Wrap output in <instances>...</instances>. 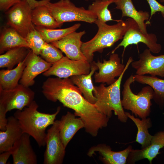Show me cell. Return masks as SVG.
I'll return each instance as SVG.
<instances>
[{
    "instance_id": "29",
    "label": "cell",
    "mask_w": 164,
    "mask_h": 164,
    "mask_svg": "<svg viewBox=\"0 0 164 164\" xmlns=\"http://www.w3.org/2000/svg\"><path fill=\"white\" fill-rule=\"evenodd\" d=\"M80 26V23H76L70 27L62 29H48L40 26H35V28L46 43H51L60 40L70 33L76 31Z\"/></svg>"
},
{
    "instance_id": "36",
    "label": "cell",
    "mask_w": 164,
    "mask_h": 164,
    "mask_svg": "<svg viewBox=\"0 0 164 164\" xmlns=\"http://www.w3.org/2000/svg\"><path fill=\"white\" fill-rule=\"evenodd\" d=\"M12 155L11 151L2 152L0 155V164H7V161L10 156Z\"/></svg>"
},
{
    "instance_id": "25",
    "label": "cell",
    "mask_w": 164,
    "mask_h": 164,
    "mask_svg": "<svg viewBox=\"0 0 164 164\" xmlns=\"http://www.w3.org/2000/svg\"><path fill=\"white\" fill-rule=\"evenodd\" d=\"M125 113L128 118L134 122L137 127L138 131L135 142L141 145L142 149L149 146L151 144L153 137L148 130L152 126L151 118L147 117L140 119L129 112H125Z\"/></svg>"
},
{
    "instance_id": "15",
    "label": "cell",
    "mask_w": 164,
    "mask_h": 164,
    "mask_svg": "<svg viewBox=\"0 0 164 164\" xmlns=\"http://www.w3.org/2000/svg\"><path fill=\"white\" fill-rule=\"evenodd\" d=\"M26 66L19 82L26 87L32 85L35 83L34 78L48 70L53 64L34 53L31 50L26 57Z\"/></svg>"
},
{
    "instance_id": "11",
    "label": "cell",
    "mask_w": 164,
    "mask_h": 164,
    "mask_svg": "<svg viewBox=\"0 0 164 164\" xmlns=\"http://www.w3.org/2000/svg\"><path fill=\"white\" fill-rule=\"evenodd\" d=\"M157 38L155 34L152 33H143L134 20L125 32L121 42L112 50L111 54L114 53L120 47L123 46V56L128 46L133 44L137 45L139 43L145 44L152 53H158L161 51L162 46L160 44L157 43Z\"/></svg>"
},
{
    "instance_id": "30",
    "label": "cell",
    "mask_w": 164,
    "mask_h": 164,
    "mask_svg": "<svg viewBox=\"0 0 164 164\" xmlns=\"http://www.w3.org/2000/svg\"><path fill=\"white\" fill-rule=\"evenodd\" d=\"M114 0H97L93 1L88 7L89 10L96 15L97 19L106 23L109 21H114L117 22L120 20H115L112 19L108 6L114 3Z\"/></svg>"
},
{
    "instance_id": "23",
    "label": "cell",
    "mask_w": 164,
    "mask_h": 164,
    "mask_svg": "<svg viewBox=\"0 0 164 164\" xmlns=\"http://www.w3.org/2000/svg\"><path fill=\"white\" fill-rule=\"evenodd\" d=\"M22 46L30 48L25 38L9 26L2 29L0 36V54L11 49Z\"/></svg>"
},
{
    "instance_id": "35",
    "label": "cell",
    "mask_w": 164,
    "mask_h": 164,
    "mask_svg": "<svg viewBox=\"0 0 164 164\" xmlns=\"http://www.w3.org/2000/svg\"><path fill=\"white\" fill-rule=\"evenodd\" d=\"M32 9L35 8L41 5H46L50 0H41L37 1L36 0H26Z\"/></svg>"
},
{
    "instance_id": "7",
    "label": "cell",
    "mask_w": 164,
    "mask_h": 164,
    "mask_svg": "<svg viewBox=\"0 0 164 164\" xmlns=\"http://www.w3.org/2000/svg\"><path fill=\"white\" fill-rule=\"evenodd\" d=\"M53 18L60 24L67 22L81 21L92 24L97 19L95 14L83 7H77L70 0H60L46 5Z\"/></svg>"
},
{
    "instance_id": "24",
    "label": "cell",
    "mask_w": 164,
    "mask_h": 164,
    "mask_svg": "<svg viewBox=\"0 0 164 164\" xmlns=\"http://www.w3.org/2000/svg\"><path fill=\"white\" fill-rule=\"evenodd\" d=\"M135 81L143 84L150 86L154 91L153 99L163 109L164 107V79H159L156 76L145 75H134Z\"/></svg>"
},
{
    "instance_id": "28",
    "label": "cell",
    "mask_w": 164,
    "mask_h": 164,
    "mask_svg": "<svg viewBox=\"0 0 164 164\" xmlns=\"http://www.w3.org/2000/svg\"><path fill=\"white\" fill-rule=\"evenodd\" d=\"M31 49L26 47H18L11 49L0 56V67L11 70L16 64L22 62Z\"/></svg>"
},
{
    "instance_id": "31",
    "label": "cell",
    "mask_w": 164,
    "mask_h": 164,
    "mask_svg": "<svg viewBox=\"0 0 164 164\" xmlns=\"http://www.w3.org/2000/svg\"><path fill=\"white\" fill-rule=\"evenodd\" d=\"M25 39L31 50L38 55H39L42 50L47 43L36 29L30 32Z\"/></svg>"
},
{
    "instance_id": "34",
    "label": "cell",
    "mask_w": 164,
    "mask_h": 164,
    "mask_svg": "<svg viewBox=\"0 0 164 164\" xmlns=\"http://www.w3.org/2000/svg\"><path fill=\"white\" fill-rule=\"evenodd\" d=\"M22 0H0V10L6 12Z\"/></svg>"
},
{
    "instance_id": "10",
    "label": "cell",
    "mask_w": 164,
    "mask_h": 164,
    "mask_svg": "<svg viewBox=\"0 0 164 164\" xmlns=\"http://www.w3.org/2000/svg\"><path fill=\"white\" fill-rule=\"evenodd\" d=\"M91 70V64L87 60H72L63 56L43 74L46 77L53 75L64 78L74 75L88 74Z\"/></svg>"
},
{
    "instance_id": "8",
    "label": "cell",
    "mask_w": 164,
    "mask_h": 164,
    "mask_svg": "<svg viewBox=\"0 0 164 164\" xmlns=\"http://www.w3.org/2000/svg\"><path fill=\"white\" fill-rule=\"evenodd\" d=\"M32 10L26 0H22L5 12L8 25L25 38L35 29L32 21Z\"/></svg>"
},
{
    "instance_id": "17",
    "label": "cell",
    "mask_w": 164,
    "mask_h": 164,
    "mask_svg": "<svg viewBox=\"0 0 164 164\" xmlns=\"http://www.w3.org/2000/svg\"><path fill=\"white\" fill-rule=\"evenodd\" d=\"M28 134L24 133L14 144L11 155L14 164H36V155L31 144Z\"/></svg>"
},
{
    "instance_id": "13",
    "label": "cell",
    "mask_w": 164,
    "mask_h": 164,
    "mask_svg": "<svg viewBox=\"0 0 164 164\" xmlns=\"http://www.w3.org/2000/svg\"><path fill=\"white\" fill-rule=\"evenodd\" d=\"M131 64L136 74L164 77V54L154 56L149 49H145L139 55V60Z\"/></svg>"
},
{
    "instance_id": "1",
    "label": "cell",
    "mask_w": 164,
    "mask_h": 164,
    "mask_svg": "<svg viewBox=\"0 0 164 164\" xmlns=\"http://www.w3.org/2000/svg\"><path fill=\"white\" fill-rule=\"evenodd\" d=\"M42 89L47 100L58 101L64 106L73 110L75 116L83 121L85 131L92 136H96L100 129L107 126L109 118L84 98L70 78L49 77L43 83Z\"/></svg>"
},
{
    "instance_id": "2",
    "label": "cell",
    "mask_w": 164,
    "mask_h": 164,
    "mask_svg": "<svg viewBox=\"0 0 164 164\" xmlns=\"http://www.w3.org/2000/svg\"><path fill=\"white\" fill-rule=\"evenodd\" d=\"M134 21L129 18L125 21L121 20L117 23L110 25L97 19L94 23L98 27L97 33L90 40L83 42L81 47L87 61L91 63L93 61L94 53H102L104 49L112 46L119 40L122 39Z\"/></svg>"
},
{
    "instance_id": "38",
    "label": "cell",
    "mask_w": 164,
    "mask_h": 164,
    "mask_svg": "<svg viewBox=\"0 0 164 164\" xmlns=\"http://www.w3.org/2000/svg\"><path fill=\"white\" fill-rule=\"evenodd\" d=\"M160 1L161 2H164V0H160Z\"/></svg>"
},
{
    "instance_id": "5",
    "label": "cell",
    "mask_w": 164,
    "mask_h": 164,
    "mask_svg": "<svg viewBox=\"0 0 164 164\" xmlns=\"http://www.w3.org/2000/svg\"><path fill=\"white\" fill-rule=\"evenodd\" d=\"M135 81L134 75H131L126 80L122 92L121 104L124 109L130 111L137 117L141 119L149 117L151 112V100L154 91L149 86L143 87L137 94H134L131 85Z\"/></svg>"
},
{
    "instance_id": "33",
    "label": "cell",
    "mask_w": 164,
    "mask_h": 164,
    "mask_svg": "<svg viewBox=\"0 0 164 164\" xmlns=\"http://www.w3.org/2000/svg\"><path fill=\"white\" fill-rule=\"evenodd\" d=\"M151 9L150 17L146 23L150 24V20L152 15L157 12H160L162 16L164 18V6L160 4L156 0H146Z\"/></svg>"
},
{
    "instance_id": "9",
    "label": "cell",
    "mask_w": 164,
    "mask_h": 164,
    "mask_svg": "<svg viewBox=\"0 0 164 164\" xmlns=\"http://www.w3.org/2000/svg\"><path fill=\"white\" fill-rule=\"evenodd\" d=\"M60 120H56L47 132L44 154V164H62L65 154L66 147L60 137Z\"/></svg>"
},
{
    "instance_id": "4",
    "label": "cell",
    "mask_w": 164,
    "mask_h": 164,
    "mask_svg": "<svg viewBox=\"0 0 164 164\" xmlns=\"http://www.w3.org/2000/svg\"><path fill=\"white\" fill-rule=\"evenodd\" d=\"M133 61L132 57H129L124 71L114 83L107 87L101 83L99 86L94 87L93 92L97 99L94 104L97 110L109 118L114 111L118 119L122 123L126 122L128 118L121 104V85L124 73Z\"/></svg>"
},
{
    "instance_id": "37",
    "label": "cell",
    "mask_w": 164,
    "mask_h": 164,
    "mask_svg": "<svg viewBox=\"0 0 164 164\" xmlns=\"http://www.w3.org/2000/svg\"><path fill=\"white\" fill-rule=\"evenodd\" d=\"M86 1H95L97 0H85Z\"/></svg>"
},
{
    "instance_id": "27",
    "label": "cell",
    "mask_w": 164,
    "mask_h": 164,
    "mask_svg": "<svg viewBox=\"0 0 164 164\" xmlns=\"http://www.w3.org/2000/svg\"><path fill=\"white\" fill-rule=\"evenodd\" d=\"M32 21L35 26L55 29L63 25L58 23L50 14L46 5L38 6L32 9Z\"/></svg>"
},
{
    "instance_id": "21",
    "label": "cell",
    "mask_w": 164,
    "mask_h": 164,
    "mask_svg": "<svg viewBox=\"0 0 164 164\" xmlns=\"http://www.w3.org/2000/svg\"><path fill=\"white\" fill-rule=\"evenodd\" d=\"M69 111L63 115L60 120V132L62 142L66 148L76 133L84 127V123L80 118Z\"/></svg>"
},
{
    "instance_id": "14",
    "label": "cell",
    "mask_w": 164,
    "mask_h": 164,
    "mask_svg": "<svg viewBox=\"0 0 164 164\" xmlns=\"http://www.w3.org/2000/svg\"><path fill=\"white\" fill-rule=\"evenodd\" d=\"M86 33L85 30L80 32L74 31L51 43L59 49L70 59L87 60L81 50L83 43L81 39Z\"/></svg>"
},
{
    "instance_id": "3",
    "label": "cell",
    "mask_w": 164,
    "mask_h": 164,
    "mask_svg": "<svg viewBox=\"0 0 164 164\" xmlns=\"http://www.w3.org/2000/svg\"><path fill=\"white\" fill-rule=\"evenodd\" d=\"M38 107L36 101H33L22 110H18L13 116L18 120L23 132L33 137L40 147L46 145V129L54 124L61 108L58 107L55 113L50 114L39 111L37 110Z\"/></svg>"
},
{
    "instance_id": "16",
    "label": "cell",
    "mask_w": 164,
    "mask_h": 164,
    "mask_svg": "<svg viewBox=\"0 0 164 164\" xmlns=\"http://www.w3.org/2000/svg\"><path fill=\"white\" fill-rule=\"evenodd\" d=\"M164 147V131H160L153 136L150 144L141 149H132L129 154L128 164H134L139 160L147 159L150 164L153 159L160 152L159 150Z\"/></svg>"
},
{
    "instance_id": "22",
    "label": "cell",
    "mask_w": 164,
    "mask_h": 164,
    "mask_svg": "<svg viewBox=\"0 0 164 164\" xmlns=\"http://www.w3.org/2000/svg\"><path fill=\"white\" fill-rule=\"evenodd\" d=\"M91 70L88 74H81L72 76L70 78L73 83L80 89L84 98L91 103L94 104L97 99L93 94L94 90L92 77L96 71L98 69L95 61L91 63Z\"/></svg>"
},
{
    "instance_id": "26",
    "label": "cell",
    "mask_w": 164,
    "mask_h": 164,
    "mask_svg": "<svg viewBox=\"0 0 164 164\" xmlns=\"http://www.w3.org/2000/svg\"><path fill=\"white\" fill-rule=\"evenodd\" d=\"M26 66V58L18 64L17 67L11 70L0 71V88L9 90L15 87L19 84Z\"/></svg>"
},
{
    "instance_id": "20",
    "label": "cell",
    "mask_w": 164,
    "mask_h": 164,
    "mask_svg": "<svg viewBox=\"0 0 164 164\" xmlns=\"http://www.w3.org/2000/svg\"><path fill=\"white\" fill-rule=\"evenodd\" d=\"M115 9L122 12V18L126 16L133 19L138 24L141 31L144 34H147V25L145 20H149L150 16L147 11H137L135 8L132 0H114Z\"/></svg>"
},
{
    "instance_id": "6",
    "label": "cell",
    "mask_w": 164,
    "mask_h": 164,
    "mask_svg": "<svg viewBox=\"0 0 164 164\" xmlns=\"http://www.w3.org/2000/svg\"><path fill=\"white\" fill-rule=\"evenodd\" d=\"M34 92L29 87L20 84L9 90L0 88V129H6L7 113L13 109L22 110L34 101Z\"/></svg>"
},
{
    "instance_id": "32",
    "label": "cell",
    "mask_w": 164,
    "mask_h": 164,
    "mask_svg": "<svg viewBox=\"0 0 164 164\" xmlns=\"http://www.w3.org/2000/svg\"><path fill=\"white\" fill-rule=\"evenodd\" d=\"M39 55L45 61L53 64L64 56L59 49L51 43H48L43 48Z\"/></svg>"
},
{
    "instance_id": "12",
    "label": "cell",
    "mask_w": 164,
    "mask_h": 164,
    "mask_svg": "<svg viewBox=\"0 0 164 164\" xmlns=\"http://www.w3.org/2000/svg\"><path fill=\"white\" fill-rule=\"evenodd\" d=\"M95 63L99 70L98 72H95V82L106 83L109 85L117 80L115 78L121 75L125 66L121 62L119 55L114 53L111 54L108 60L104 59L103 62L98 60Z\"/></svg>"
},
{
    "instance_id": "19",
    "label": "cell",
    "mask_w": 164,
    "mask_h": 164,
    "mask_svg": "<svg viewBox=\"0 0 164 164\" xmlns=\"http://www.w3.org/2000/svg\"><path fill=\"white\" fill-rule=\"evenodd\" d=\"M5 131H0V153L10 151L24 133L17 119L13 116L7 118Z\"/></svg>"
},
{
    "instance_id": "18",
    "label": "cell",
    "mask_w": 164,
    "mask_h": 164,
    "mask_svg": "<svg viewBox=\"0 0 164 164\" xmlns=\"http://www.w3.org/2000/svg\"><path fill=\"white\" fill-rule=\"evenodd\" d=\"M129 145L125 149L120 151H114L109 145L105 144H100L91 147L89 150L87 155L92 156L96 152H98L100 159L105 164H125L129 153L132 149Z\"/></svg>"
}]
</instances>
